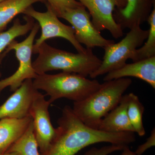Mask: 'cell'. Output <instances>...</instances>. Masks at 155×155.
I'll return each instance as SVG.
<instances>
[{
	"label": "cell",
	"instance_id": "cell-1",
	"mask_svg": "<svg viewBox=\"0 0 155 155\" xmlns=\"http://www.w3.org/2000/svg\"><path fill=\"white\" fill-rule=\"evenodd\" d=\"M58 123L55 137L47 151L42 155H75L84 148L95 143L128 146L136 140L134 132L110 133L89 127L69 106L63 108Z\"/></svg>",
	"mask_w": 155,
	"mask_h": 155
},
{
	"label": "cell",
	"instance_id": "cell-2",
	"mask_svg": "<svg viewBox=\"0 0 155 155\" xmlns=\"http://www.w3.org/2000/svg\"><path fill=\"white\" fill-rule=\"evenodd\" d=\"M132 83L128 78L105 81L84 99L74 102L72 111L85 125L98 129L102 119L118 105Z\"/></svg>",
	"mask_w": 155,
	"mask_h": 155
},
{
	"label": "cell",
	"instance_id": "cell-3",
	"mask_svg": "<svg viewBox=\"0 0 155 155\" xmlns=\"http://www.w3.org/2000/svg\"><path fill=\"white\" fill-rule=\"evenodd\" d=\"M86 52H69L43 43L37 50L38 56L32 62V66L38 75L53 70L75 73L86 77L95 71L102 61L87 48Z\"/></svg>",
	"mask_w": 155,
	"mask_h": 155
},
{
	"label": "cell",
	"instance_id": "cell-4",
	"mask_svg": "<svg viewBox=\"0 0 155 155\" xmlns=\"http://www.w3.org/2000/svg\"><path fill=\"white\" fill-rule=\"evenodd\" d=\"M35 87L46 93L50 104L59 99L64 98L80 101L99 88L101 84L95 79L73 73L63 72L56 74L46 73L38 75L33 79Z\"/></svg>",
	"mask_w": 155,
	"mask_h": 155
},
{
	"label": "cell",
	"instance_id": "cell-5",
	"mask_svg": "<svg viewBox=\"0 0 155 155\" xmlns=\"http://www.w3.org/2000/svg\"><path fill=\"white\" fill-rule=\"evenodd\" d=\"M148 34L149 30H143L140 26H134L119 42L104 48V54L101 64L91 74V78L95 79L124 66L135 50L144 43Z\"/></svg>",
	"mask_w": 155,
	"mask_h": 155
},
{
	"label": "cell",
	"instance_id": "cell-6",
	"mask_svg": "<svg viewBox=\"0 0 155 155\" xmlns=\"http://www.w3.org/2000/svg\"><path fill=\"white\" fill-rule=\"evenodd\" d=\"M39 28L38 23L35 22L29 35L25 40L20 42L13 41L0 55L1 64L7 54L14 50L19 63V67L14 74L0 80V95L6 87H9L10 91L14 92L26 79H34L37 76L38 74L32 66L31 57L33 54L34 42Z\"/></svg>",
	"mask_w": 155,
	"mask_h": 155
},
{
	"label": "cell",
	"instance_id": "cell-7",
	"mask_svg": "<svg viewBox=\"0 0 155 155\" xmlns=\"http://www.w3.org/2000/svg\"><path fill=\"white\" fill-rule=\"evenodd\" d=\"M45 5L47 7L45 12L37 11L31 6L23 13L37 20L41 28V36L37 39L33 45V54H36L40 46L47 40L54 38H61L67 40L75 48L78 53L86 52L87 48L83 47L75 38V31L72 26L61 22L51 7L47 3H45Z\"/></svg>",
	"mask_w": 155,
	"mask_h": 155
},
{
	"label": "cell",
	"instance_id": "cell-8",
	"mask_svg": "<svg viewBox=\"0 0 155 155\" xmlns=\"http://www.w3.org/2000/svg\"><path fill=\"white\" fill-rule=\"evenodd\" d=\"M59 18L65 19L72 25L75 31V38L80 44L85 45L86 48H104L115 43L114 41L102 36L93 24L89 13L83 6L67 9Z\"/></svg>",
	"mask_w": 155,
	"mask_h": 155
},
{
	"label": "cell",
	"instance_id": "cell-9",
	"mask_svg": "<svg viewBox=\"0 0 155 155\" xmlns=\"http://www.w3.org/2000/svg\"><path fill=\"white\" fill-rule=\"evenodd\" d=\"M88 10L91 22L98 31L107 30L113 37L118 39L124 35L123 30L116 22L114 12L116 8H123L125 0H75Z\"/></svg>",
	"mask_w": 155,
	"mask_h": 155
},
{
	"label": "cell",
	"instance_id": "cell-10",
	"mask_svg": "<svg viewBox=\"0 0 155 155\" xmlns=\"http://www.w3.org/2000/svg\"><path fill=\"white\" fill-rule=\"evenodd\" d=\"M50 105L45 96L38 91L31 108L30 115L33 121L34 132L41 155L47 151L57 133V128L51 122L49 112Z\"/></svg>",
	"mask_w": 155,
	"mask_h": 155
},
{
	"label": "cell",
	"instance_id": "cell-11",
	"mask_svg": "<svg viewBox=\"0 0 155 155\" xmlns=\"http://www.w3.org/2000/svg\"><path fill=\"white\" fill-rule=\"evenodd\" d=\"M38 92L34 86L33 79L25 80L0 106V119H21L31 116V108Z\"/></svg>",
	"mask_w": 155,
	"mask_h": 155
},
{
	"label": "cell",
	"instance_id": "cell-12",
	"mask_svg": "<svg viewBox=\"0 0 155 155\" xmlns=\"http://www.w3.org/2000/svg\"><path fill=\"white\" fill-rule=\"evenodd\" d=\"M123 8H116L114 18L123 30L140 26L147 22L155 5V0H125Z\"/></svg>",
	"mask_w": 155,
	"mask_h": 155
},
{
	"label": "cell",
	"instance_id": "cell-13",
	"mask_svg": "<svg viewBox=\"0 0 155 155\" xmlns=\"http://www.w3.org/2000/svg\"><path fill=\"white\" fill-rule=\"evenodd\" d=\"M127 77L137 78L149 84L155 89V56L126 64L119 69L107 73L104 78V81Z\"/></svg>",
	"mask_w": 155,
	"mask_h": 155
},
{
	"label": "cell",
	"instance_id": "cell-14",
	"mask_svg": "<svg viewBox=\"0 0 155 155\" xmlns=\"http://www.w3.org/2000/svg\"><path fill=\"white\" fill-rule=\"evenodd\" d=\"M128 99V94L123 96L118 105L102 119L98 127V130L110 133H135L127 115Z\"/></svg>",
	"mask_w": 155,
	"mask_h": 155
},
{
	"label": "cell",
	"instance_id": "cell-15",
	"mask_svg": "<svg viewBox=\"0 0 155 155\" xmlns=\"http://www.w3.org/2000/svg\"><path fill=\"white\" fill-rule=\"evenodd\" d=\"M32 120L31 116L21 119H0V153H6L25 132Z\"/></svg>",
	"mask_w": 155,
	"mask_h": 155
},
{
	"label": "cell",
	"instance_id": "cell-16",
	"mask_svg": "<svg viewBox=\"0 0 155 155\" xmlns=\"http://www.w3.org/2000/svg\"><path fill=\"white\" fill-rule=\"evenodd\" d=\"M38 2L46 3L45 0H5L0 2V32L7 25L28 8Z\"/></svg>",
	"mask_w": 155,
	"mask_h": 155
},
{
	"label": "cell",
	"instance_id": "cell-17",
	"mask_svg": "<svg viewBox=\"0 0 155 155\" xmlns=\"http://www.w3.org/2000/svg\"><path fill=\"white\" fill-rule=\"evenodd\" d=\"M6 153H15L17 155H41L34 132L32 120L25 132Z\"/></svg>",
	"mask_w": 155,
	"mask_h": 155
},
{
	"label": "cell",
	"instance_id": "cell-18",
	"mask_svg": "<svg viewBox=\"0 0 155 155\" xmlns=\"http://www.w3.org/2000/svg\"><path fill=\"white\" fill-rule=\"evenodd\" d=\"M25 23L22 24L18 18L14 20L12 26L6 31L0 32V55L10 43L19 36L25 35L31 31L34 25L35 19L32 17L25 15L24 17ZM0 71V77H2Z\"/></svg>",
	"mask_w": 155,
	"mask_h": 155
},
{
	"label": "cell",
	"instance_id": "cell-19",
	"mask_svg": "<svg viewBox=\"0 0 155 155\" xmlns=\"http://www.w3.org/2000/svg\"><path fill=\"white\" fill-rule=\"evenodd\" d=\"M128 96L127 113L129 121L135 133L140 136H143L146 133L143 122L144 107L136 95L131 93L128 94Z\"/></svg>",
	"mask_w": 155,
	"mask_h": 155
},
{
	"label": "cell",
	"instance_id": "cell-20",
	"mask_svg": "<svg viewBox=\"0 0 155 155\" xmlns=\"http://www.w3.org/2000/svg\"><path fill=\"white\" fill-rule=\"evenodd\" d=\"M150 25L148 35L146 41L137 49L130 59L133 62L155 56V5L148 18Z\"/></svg>",
	"mask_w": 155,
	"mask_h": 155
},
{
	"label": "cell",
	"instance_id": "cell-21",
	"mask_svg": "<svg viewBox=\"0 0 155 155\" xmlns=\"http://www.w3.org/2000/svg\"><path fill=\"white\" fill-rule=\"evenodd\" d=\"M58 18L67 9L75 8L83 6L75 0H45Z\"/></svg>",
	"mask_w": 155,
	"mask_h": 155
},
{
	"label": "cell",
	"instance_id": "cell-22",
	"mask_svg": "<svg viewBox=\"0 0 155 155\" xmlns=\"http://www.w3.org/2000/svg\"><path fill=\"white\" fill-rule=\"evenodd\" d=\"M125 146L110 144L98 148L93 147L87 151L84 155H109L118 151H122Z\"/></svg>",
	"mask_w": 155,
	"mask_h": 155
},
{
	"label": "cell",
	"instance_id": "cell-23",
	"mask_svg": "<svg viewBox=\"0 0 155 155\" xmlns=\"http://www.w3.org/2000/svg\"><path fill=\"white\" fill-rule=\"evenodd\" d=\"M155 145V130L154 128L151 132L150 135L147 139L146 141L139 146L135 153L137 155H142L148 149Z\"/></svg>",
	"mask_w": 155,
	"mask_h": 155
},
{
	"label": "cell",
	"instance_id": "cell-24",
	"mask_svg": "<svg viewBox=\"0 0 155 155\" xmlns=\"http://www.w3.org/2000/svg\"><path fill=\"white\" fill-rule=\"evenodd\" d=\"M122 151V153L121 155H137L135 153L130 149L128 146H125Z\"/></svg>",
	"mask_w": 155,
	"mask_h": 155
},
{
	"label": "cell",
	"instance_id": "cell-25",
	"mask_svg": "<svg viewBox=\"0 0 155 155\" xmlns=\"http://www.w3.org/2000/svg\"><path fill=\"white\" fill-rule=\"evenodd\" d=\"M0 155H17L15 153H5L4 154L0 153Z\"/></svg>",
	"mask_w": 155,
	"mask_h": 155
},
{
	"label": "cell",
	"instance_id": "cell-26",
	"mask_svg": "<svg viewBox=\"0 0 155 155\" xmlns=\"http://www.w3.org/2000/svg\"><path fill=\"white\" fill-rule=\"evenodd\" d=\"M5 1V0H0V2H2V1Z\"/></svg>",
	"mask_w": 155,
	"mask_h": 155
}]
</instances>
